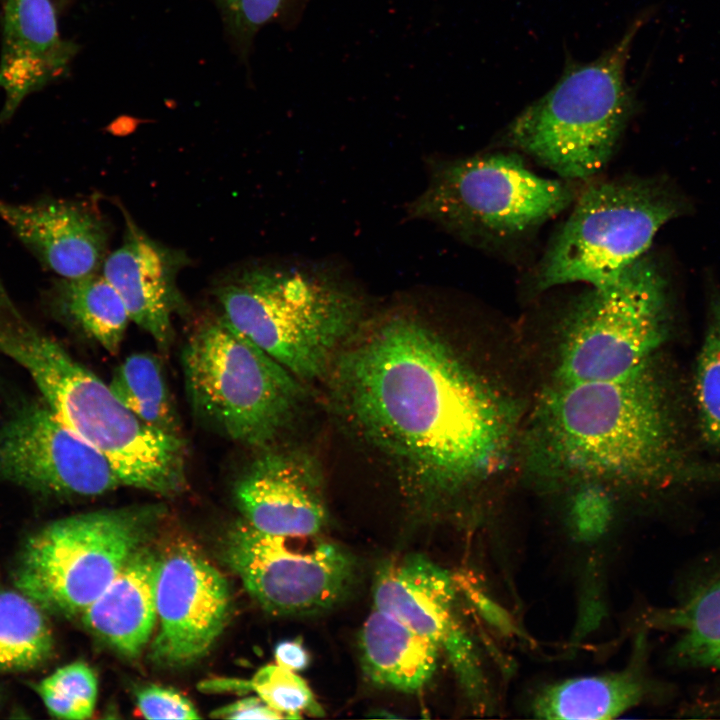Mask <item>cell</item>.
Returning a JSON list of instances; mask_svg holds the SVG:
<instances>
[{"label":"cell","instance_id":"obj_1","mask_svg":"<svg viewBox=\"0 0 720 720\" xmlns=\"http://www.w3.org/2000/svg\"><path fill=\"white\" fill-rule=\"evenodd\" d=\"M343 348L328 374L353 427L433 505L505 467L514 413L424 321L394 311Z\"/></svg>","mask_w":720,"mask_h":720},{"label":"cell","instance_id":"obj_2","mask_svg":"<svg viewBox=\"0 0 720 720\" xmlns=\"http://www.w3.org/2000/svg\"><path fill=\"white\" fill-rule=\"evenodd\" d=\"M538 426L553 464L585 480L644 483L672 464L670 424L650 367L552 376Z\"/></svg>","mask_w":720,"mask_h":720},{"label":"cell","instance_id":"obj_3","mask_svg":"<svg viewBox=\"0 0 720 720\" xmlns=\"http://www.w3.org/2000/svg\"><path fill=\"white\" fill-rule=\"evenodd\" d=\"M218 298L227 322L300 380L327 375L366 320L358 284L322 261L247 270Z\"/></svg>","mask_w":720,"mask_h":720},{"label":"cell","instance_id":"obj_4","mask_svg":"<svg viewBox=\"0 0 720 720\" xmlns=\"http://www.w3.org/2000/svg\"><path fill=\"white\" fill-rule=\"evenodd\" d=\"M18 362L54 415L105 456L124 486L161 495L184 487L183 439L140 419L60 344L45 335L34 337Z\"/></svg>","mask_w":720,"mask_h":720},{"label":"cell","instance_id":"obj_5","mask_svg":"<svg viewBox=\"0 0 720 720\" xmlns=\"http://www.w3.org/2000/svg\"><path fill=\"white\" fill-rule=\"evenodd\" d=\"M642 24L636 20L596 60L567 64L552 89L509 124L508 144L564 180H586L599 173L632 112L625 68Z\"/></svg>","mask_w":720,"mask_h":720},{"label":"cell","instance_id":"obj_6","mask_svg":"<svg viewBox=\"0 0 720 720\" xmlns=\"http://www.w3.org/2000/svg\"><path fill=\"white\" fill-rule=\"evenodd\" d=\"M574 199L564 179L535 174L516 154L431 159L427 185L408 216L473 244L504 245L536 232Z\"/></svg>","mask_w":720,"mask_h":720},{"label":"cell","instance_id":"obj_7","mask_svg":"<svg viewBox=\"0 0 720 720\" xmlns=\"http://www.w3.org/2000/svg\"><path fill=\"white\" fill-rule=\"evenodd\" d=\"M191 406L210 428L248 447L269 446L296 414L300 379L224 317L205 323L182 353Z\"/></svg>","mask_w":720,"mask_h":720},{"label":"cell","instance_id":"obj_8","mask_svg":"<svg viewBox=\"0 0 720 720\" xmlns=\"http://www.w3.org/2000/svg\"><path fill=\"white\" fill-rule=\"evenodd\" d=\"M682 210L679 195L656 179L619 178L589 185L544 254L537 287L578 282L599 287L615 281Z\"/></svg>","mask_w":720,"mask_h":720},{"label":"cell","instance_id":"obj_9","mask_svg":"<svg viewBox=\"0 0 720 720\" xmlns=\"http://www.w3.org/2000/svg\"><path fill=\"white\" fill-rule=\"evenodd\" d=\"M161 514L160 506L142 505L55 520L25 541L15 587L46 612L82 614L144 545Z\"/></svg>","mask_w":720,"mask_h":720},{"label":"cell","instance_id":"obj_10","mask_svg":"<svg viewBox=\"0 0 720 720\" xmlns=\"http://www.w3.org/2000/svg\"><path fill=\"white\" fill-rule=\"evenodd\" d=\"M226 559L249 594L276 615H307L340 603L350 592L356 564L342 546L320 535L261 532L245 520L230 532Z\"/></svg>","mask_w":720,"mask_h":720},{"label":"cell","instance_id":"obj_11","mask_svg":"<svg viewBox=\"0 0 720 720\" xmlns=\"http://www.w3.org/2000/svg\"><path fill=\"white\" fill-rule=\"evenodd\" d=\"M0 478L43 494L95 497L124 486L110 462L43 402L0 422Z\"/></svg>","mask_w":720,"mask_h":720},{"label":"cell","instance_id":"obj_12","mask_svg":"<svg viewBox=\"0 0 720 720\" xmlns=\"http://www.w3.org/2000/svg\"><path fill=\"white\" fill-rule=\"evenodd\" d=\"M156 608L153 659L168 666L190 664L208 652L226 624L228 583L194 546L174 544L159 559Z\"/></svg>","mask_w":720,"mask_h":720},{"label":"cell","instance_id":"obj_13","mask_svg":"<svg viewBox=\"0 0 720 720\" xmlns=\"http://www.w3.org/2000/svg\"><path fill=\"white\" fill-rule=\"evenodd\" d=\"M373 601L431 640L444 653L467 691L478 682L472 643L456 611L455 582L449 573L420 554L385 563L377 572Z\"/></svg>","mask_w":720,"mask_h":720},{"label":"cell","instance_id":"obj_14","mask_svg":"<svg viewBox=\"0 0 720 720\" xmlns=\"http://www.w3.org/2000/svg\"><path fill=\"white\" fill-rule=\"evenodd\" d=\"M244 520L273 535H320L328 508L319 464L299 450L266 451L235 485Z\"/></svg>","mask_w":720,"mask_h":720},{"label":"cell","instance_id":"obj_15","mask_svg":"<svg viewBox=\"0 0 720 720\" xmlns=\"http://www.w3.org/2000/svg\"><path fill=\"white\" fill-rule=\"evenodd\" d=\"M77 52L78 46L60 35L52 0H3L0 123L28 95L64 76Z\"/></svg>","mask_w":720,"mask_h":720},{"label":"cell","instance_id":"obj_16","mask_svg":"<svg viewBox=\"0 0 720 720\" xmlns=\"http://www.w3.org/2000/svg\"><path fill=\"white\" fill-rule=\"evenodd\" d=\"M126 226L124 240L105 258L102 274L122 298L130 320L165 349L173 337V315L183 306L176 279L185 256L133 222Z\"/></svg>","mask_w":720,"mask_h":720},{"label":"cell","instance_id":"obj_17","mask_svg":"<svg viewBox=\"0 0 720 720\" xmlns=\"http://www.w3.org/2000/svg\"><path fill=\"white\" fill-rule=\"evenodd\" d=\"M0 219L43 266L63 279L96 273L106 258L105 226L80 204L56 199L30 204L0 200Z\"/></svg>","mask_w":720,"mask_h":720},{"label":"cell","instance_id":"obj_18","mask_svg":"<svg viewBox=\"0 0 720 720\" xmlns=\"http://www.w3.org/2000/svg\"><path fill=\"white\" fill-rule=\"evenodd\" d=\"M159 559L149 547L141 546L81 614L90 632L124 656H137L155 626Z\"/></svg>","mask_w":720,"mask_h":720},{"label":"cell","instance_id":"obj_19","mask_svg":"<svg viewBox=\"0 0 720 720\" xmlns=\"http://www.w3.org/2000/svg\"><path fill=\"white\" fill-rule=\"evenodd\" d=\"M361 666L374 685L404 693L422 690L434 675L440 649L392 614L375 608L360 632Z\"/></svg>","mask_w":720,"mask_h":720},{"label":"cell","instance_id":"obj_20","mask_svg":"<svg viewBox=\"0 0 720 720\" xmlns=\"http://www.w3.org/2000/svg\"><path fill=\"white\" fill-rule=\"evenodd\" d=\"M642 694L631 672L575 677L544 689L533 712L544 719H612L637 704Z\"/></svg>","mask_w":720,"mask_h":720},{"label":"cell","instance_id":"obj_21","mask_svg":"<svg viewBox=\"0 0 720 720\" xmlns=\"http://www.w3.org/2000/svg\"><path fill=\"white\" fill-rule=\"evenodd\" d=\"M50 293L63 316L107 352L118 353L131 320L122 298L103 274L61 278Z\"/></svg>","mask_w":720,"mask_h":720},{"label":"cell","instance_id":"obj_22","mask_svg":"<svg viewBox=\"0 0 720 720\" xmlns=\"http://www.w3.org/2000/svg\"><path fill=\"white\" fill-rule=\"evenodd\" d=\"M109 386L148 425L181 437L179 416L157 355L138 352L127 356L114 369Z\"/></svg>","mask_w":720,"mask_h":720},{"label":"cell","instance_id":"obj_23","mask_svg":"<svg viewBox=\"0 0 720 720\" xmlns=\"http://www.w3.org/2000/svg\"><path fill=\"white\" fill-rule=\"evenodd\" d=\"M45 612L20 591L0 590V673L32 670L51 657L54 639Z\"/></svg>","mask_w":720,"mask_h":720},{"label":"cell","instance_id":"obj_24","mask_svg":"<svg viewBox=\"0 0 720 720\" xmlns=\"http://www.w3.org/2000/svg\"><path fill=\"white\" fill-rule=\"evenodd\" d=\"M662 618L663 624L680 631L675 647L680 662L710 667L720 655V579L699 589Z\"/></svg>","mask_w":720,"mask_h":720},{"label":"cell","instance_id":"obj_25","mask_svg":"<svg viewBox=\"0 0 720 720\" xmlns=\"http://www.w3.org/2000/svg\"><path fill=\"white\" fill-rule=\"evenodd\" d=\"M51 715L69 720L91 717L97 699V678L83 662H74L57 669L35 685Z\"/></svg>","mask_w":720,"mask_h":720},{"label":"cell","instance_id":"obj_26","mask_svg":"<svg viewBox=\"0 0 720 720\" xmlns=\"http://www.w3.org/2000/svg\"><path fill=\"white\" fill-rule=\"evenodd\" d=\"M696 398L703 436L720 446V300L711 303L710 319L697 358Z\"/></svg>","mask_w":720,"mask_h":720},{"label":"cell","instance_id":"obj_27","mask_svg":"<svg viewBox=\"0 0 720 720\" xmlns=\"http://www.w3.org/2000/svg\"><path fill=\"white\" fill-rule=\"evenodd\" d=\"M249 689L284 718L300 719L303 714L322 717L325 714L305 680L278 664L260 668L249 680Z\"/></svg>","mask_w":720,"mask_h":720},{"label":"cell","instance_id":"obj_28","mask_svg":"<svg viewBox=\"0 0 720 720\" xmlns=\"http://www.w3.org/2000/svg\"><path fill=\"white\" fill-rule=\"evenodd\" d=\"M216 8L224 35L234 53L246 61L254 39L268 23L277 19L289 0H209Z\"/></svg>","mask_w":720,"mask_h":720},{"label":"cell","instance_id":"obj_29","mask_svg":"<svg viewBox=\"0 0 720 720\" xmlns=\"http://www.w3.org/2000/svg\"><path fill=\"white\" fill-rule=\"evenodd\" d=\"M571 516L576 534L582 539L600 536L611 517L608 497L596 488L581 491L573 502Z\"/></svg>","mask_w":720,"mask_h":720},{"label":"cell","instance_id":"obj_30","mask_svg":"<svg viewBox=\"0 0 720 720\" xmlns=\"http://www.w3.org/2000/svg\"><path fill=\"white\" fill-rule=\"evenodd\" d=\"M137 706L147 719H198L193 704L173 689L151 685L137 693Z\"/></svg>","mask_w":720,"mask_h":720},{"label":"cell","instance_id":"obj_31","mask_svg":"<svg viewBox=\"0 0 720 720\" xmlns=\"http://www.w3.org/2000/svg\"><path fill=\"white\" fill-rule=\"evenodd\" d=\"M212 716L225 719H285L259 696L244 698L221 707L215 710Z\"/></svg>","mask_w":720,"mask_h":720},{"label":"cell","instance_id":"obj_32","mask_svg":"<svg viewBox=\"0 0 720 720\" xmlns=\"http://www.w3.org/2000/svg\"><path fill=\"white\" fill-rule=\"evenodd\" d=\"M276 664L293 672L307 668L310 656L301 640H284L274 650Z\"/></svg>","mask_w":720,"mask_h":720},{"label":"cell","instance_id":"obj_33","mask_svg":"<svg viewBox=\"0 0 720 720\" xmlns=\"http://www.w3.org/2000/svg\"><path fill=\"white\" fill-rule=\"evenodd\" d=\"M62 4H69L71 0H59Z\"/></svg>","mask_w":720,"mask_h":720}]
</instances>
